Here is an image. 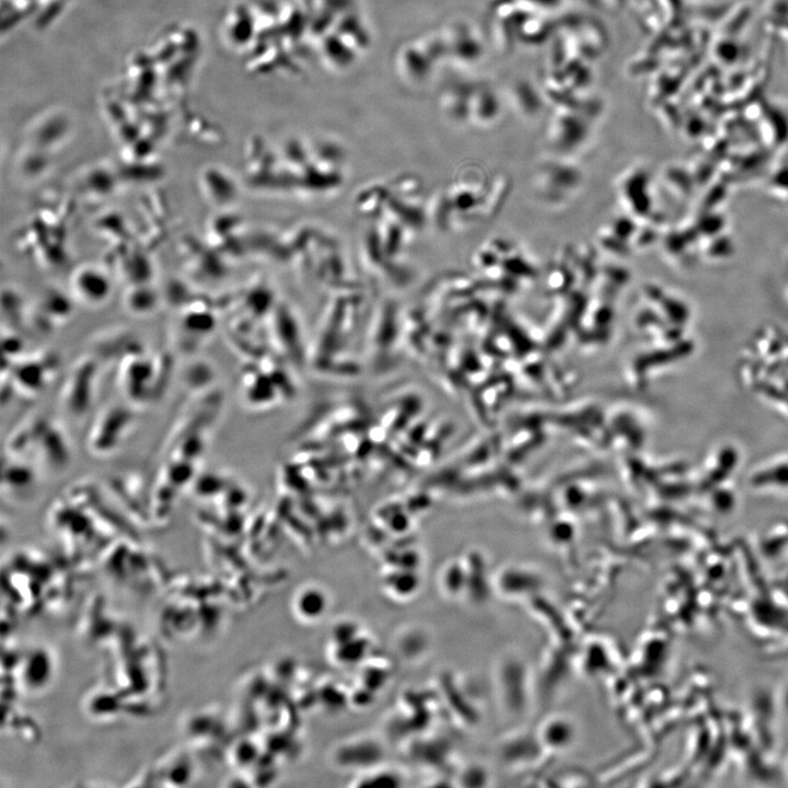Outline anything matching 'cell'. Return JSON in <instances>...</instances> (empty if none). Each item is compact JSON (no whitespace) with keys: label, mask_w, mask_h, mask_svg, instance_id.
Masks as SVG:
<instances>
[{"label":"cell","mask_w":788,"mask_h":788,"mask_svg":"<svg viewBox=\"0 0 788 788\" xmlns=\"http://www.w3.org/2000/svg\"><path fill=\"white\" fill-rule=\"evenodd\" d=\"M72 287L78 298L89 304L103 302L111 292L109 278L103 270L91 266L74 274Z\"/></svg>","instance_id":"obj_1"},{"label":"cell","mask_w":788,"mask_h":788,"mask_svg":"<svg viewBox=\"0 0 788 788\" xmlns=\"http://www.w3.org/2000/svg\"><path fill=\"white\" fill-rule=\"evenodd\" d=\"M326 606V596L318 589H305L297 599L298 612L308 619L317 618L323 615Z\"/></svg>","instance_id":"obj_2"}]
</instances>
